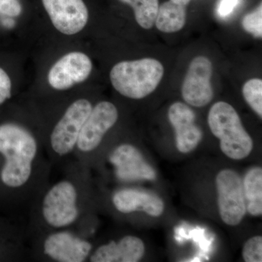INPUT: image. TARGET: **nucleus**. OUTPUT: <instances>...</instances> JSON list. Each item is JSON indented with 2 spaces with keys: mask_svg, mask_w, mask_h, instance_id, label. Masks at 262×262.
I'll return each instance as SVG.
<instances>
[{
  "mask_svg": "<svg viewBox=\"0 0 262 262\" xmlns=\"http://www.w3.org/2000/svg\"><path fill=\"white\" fill-rule=\"evenodd\" d=\"M215 182L221 218L226 225H239L247 212L242 179L234 170L225 169L218 173Z\"/></svg>",
  "mask_w": 262,
  "mask_h": 262,
  "instance_id": "20e7f679",
  "label": "nucleus"
},
{
  "mask_svg": "<svg viewBox=\"0 0 262 262\" xmlns=\"http://www.w3.org/2000/svg\"><path fill=\"white\" fill-rule=\"evenodd\" d=\"M208 122L226 156L237 160L247 158L253 149V140L233 106L225 101L214 103L208 113Z\"/></svg>",
  "mask_w": 262,
  "mask_h": 262,
  "instance_id": "7ed1b4c3",
  "label": "nucleus"
},
{
  "mask_svg": "<svg viewBox=\"0 0 262 262\" xmlns=\"http://www.w3.org/2000/svg\"><path fill=\"white\" fill-rule=\"evenodd\" d=\"M213 65L205 56L193 58L183 81L182 94L184 101L195 107H203L213 98L211 77Z\"/></svg>",
  "mask_w": 262,
  "mask_h": 262,
  "instance_id": "0eeeda50",
  "label": "nucleus"
},
{
  "mask_svg": "<svg viewBox=\"0 0 262 262\" xmlns=\"http://www.w3.org/2000/svg\"><path fill=\"white\" fill-rule=\"evenodd\" d=\"M170 1L172 2V3H175V4L185 7L186 5H187L189 3H190L191 0H170Z\"/></svg>",
  "mask_w": 262,
  "mask_h": 262,
  "instance_id": "393cba45",
  "label": "nucleus"
},
{
  "mask_svg": "<svg viewBox=\"0 0 262 262\" xmlns=\"http://www.w3.org/2000/svg\"><path fill=\"white\" fill-rule=\"evenodd\" d=\"M92 108L91 102L86 99L77 100L67 108L51 136L52 148L57 154L67 155L74 149Z\"/></svg>",
  "mask_w": 262,
  "mask_h": 262,
  "instance_id": "39448f33",
  "label": "nucleus"
},
{
  "mask_svg": "<svg viewBox=\"0 0 262 262\" xmlns=\"http://www.w3.org/2000/svg\"><path fill=\"white\" fill-rule=\"evenodd\" d=\"M163 64L155 58L121 61L114 66L110 80L117 92L132 99H141L154 92L164 75Z\"/></svg>",
  "mask_w": 262,
  "mask_h": 262,
  "instance_id": "f03ea898",
  "label": "nucleus"
},
{
  "mask_svg": "<svg viewBox=\"0 0 262 262\" xmlns=\"http://www.w3.org/2000/svg\"><path fill=\"white\" fill-rule=\"evenodd\" d=\"M238 3L239 0H221L218 6V14L222 18L228 16Z\"/></svg>",
  "mask_w": 262,
  "mask_h": 262,
  "instance_id": "b1692460",
  "label": "nucleus"
},
{
  "mask_svg": "<svg viewBox=\"0 0 262 262\" xmlns=\"http://www.w3.org/2000/svg\"><path fill=\"white\" fill-rule=\"evenodd\" d=\"M185 22V7L168 1L159 6L155 24L160 32L173 33L182 30Z\"/></svg>",
  "mask_w": 262,
  "mask_h": 262,
  "instance_id": "f3484780",
  "label": "nucleus"
},
{
  "mask_svg": "<svg viewBox=\"0 0 262 262\" xmlns=\"http://www.w3.org/2000/svg\"><path fill=\"white\" fill-rule=\"evenodd\" d=\"M243 189L246 211L253 216L262 214V169L254 167L245 176Z\"/></svg>",
  "mask_w": 262,
  "mask_h": 262,
  "instance_id": "dca6fc26",
  "label": "nucleus"
},
{
  "mask_svg": "<svg viewBox=\"0 0 262 262\" xmlns=\"http://www.w3.org/2000/svg\"><path fill=\"white\" fill-rule=\"evenodd\" d=\"M243 95L248 104L258 116L262 117V80L253 78L243 87Z\"/></svg>",
  "mask_w": 262,
  "mask_h": 262,
  "instance_id": "6ab92c4d",
  "label": "nucleus"
},
{
  "mask_svg": "<svg viewBox=\"0 0 262 262\" xmlns=\"http://www.w3.org/2000/svg\"><path fill=\"white\" fill-rule=\"evenodd\" d=\"M37 150L35 139L23 127L13 123L0 125V152L6 158L1 179L5 185L19 187L27 183Z\"/></svg>",
  "mask_w": 262,
  "mask_h": 262,
  "instance_id": "f257e3e1",
  "label": "nucleus"
},
{
  "mask_svg": "<svg viewBox=\"0 0 262 262\" xmlns=\"http://www.w3.org/2000/svg\"><path fill=\"white\" fill-rule=\"evenodd\" d=\"M117 119L118 111L115 105L108 101L98 103L91 110L80 131L77 141L79 149L85 152L96 149Z\"/></svg>",
  "mask_w": 262,
  "mask_h": 262,
  "instance_id": "1a4fd4ad",
  "label": "nucleus"
},
{
  "mask_svg": "<svg viewBox=\"0 0 262 262\" xmlns=\"http://www.w3.org/2000/svg\"><path fill=\"white\" fill-rule=\"evenodd\" d=\"M91 248L90 243L68 232L51 234L44 244L45 253L61 262L84 261Z\"/></svg>",
  "mask_w": 262,
  "mask_h": 262,
  "instance_id": "ddd939ff",
  "label": "nucleus"
},
{
  "mask_svg": "<svg viewBox=\"0 0 262 262\" xmlns=\"http://www.w3.org/2000/svg\"><path fill=\"white\" fill-rule=\"evenodd\" d=\"M168 118L176 132L177 147L182 153L195 149L203 138V133L195 124V114L185 103L176 102L168 110Z\"/></svg>",
  "mask_w": 262,
  "mask_h": 262,
  "instance_id": "f8f14e48",
  "label": "nucleus"
},
{
  "mask_svg": "<svg viewBox=\"0 0 262 262\" xmlns=\"http://www.w3.org/2000/svg\"><path fill=\"white\" fill-rule=\"evenodd\" d=\"M110 161L115 166L117 178L124 182L156 179L154 168L146 161L140 151L130 144H123L114 150Z\"/></svg>",
  "mask_w": 262,
  "mask_h": 262,
  "instance_id": "9b49d317",
  "label": "nucleus"
},
{
  "mask_svg": "<svg viewBox=\"0 0 262 262\" xmlns=\"http://www.w3.org/2000/svg\"><path fill=\"white\" fill-rule=\"evenodd\" d=\"M122 3L130 5L134 10L136 22L142 28L150 29L155 25L159 0H120Z\"/></svg>",
  "mask_w": 262,
  "mask_h": 262,
  "instance_id": "a211bd4d",
  "label": "nucleus"
},
{
  "mask_svg": "<svg viewBox=\"0 0 262 262\" xmlns=\"http://www.w3.org/2000/svg\"><path fill=\"white\" fill-rule=\"evenodd\" d=\"M93 64L87 55L72 52L61 57L48 72V80L52 88L63 91L89 78Z\"/></svg>",
  "mask_w": 262,
  "mask_h": 262,
  "instance_id": "6e6552de",
  "label": "nucleus"
},
{
  "mask_svg": "<svg viewBox=\"0 0 262 262\" xmlns=\"http://www.w3.org/2000/svg\"><path fill=\"white\" fill-rule=\"evenodd\" d=\"M243 257L246 262L262 261L261 236H255L248 239L243 249Z\"/></svg>",
  "mask_w": 262,
  "mask_h": 262,
  "instance_id": "412c9836",
  "label": "nucleus"
},
{
  "mask_svg": "<svg viewBox=\"0 0 262 262\" xmlns=\"http://www.w3.org/2000/svg\"><path fill=\"white\" fill-rule=\"evenodd\" d=\"M12 88L13 83L9 74L0 66V105L11 98Z\"/></svg>",
  "mask_w": 262,
  "mask_h": 262,
  "instance_id": "4be33fe9",
  "label": "nucleus"
},
{
  "mask_svg": "<svg viewBox=\"0 0 262 262\" xmlns=\"http://www.w3.org/2000/svg\"><path fill=\"white\" fill-rule=\"evenodd\" d=\"M21 6L17 0H0V13L15 17L21 13Z\"/></svg>",
  "mask_w": 262,
  "mask_h": 262,
  "instance_id": "5701e85b",
  "label": "nucleus"
},
{
  "mask_svg": "<svg viewBox=\"0 0 262 262\" xmlns=\"http://www.w3.org/2000/svg\"><path fill=\"white\" fill-rule=\"evenodd\" d=\"M77 192L72 183L62 182L52 188L45 196L43 216L52 227L71 225L78 216Z\"/></svg>",
  "mask_w": 262,
  "mask_h": 262,
  "instance_id": "423d86ee",
  "label": "nucleus"
},
{
  "mask_svg": "<svg viewBox=\"0 0 262 262\" xmlns=\"http://www.w3.org/2000/svg\"><path fill=\"white\" fill-rule=\"evenodd\" d=\"M145 251L144 243L139 237L126 236L118 243L103 245L91 256L92 262H136Z\"/></svg>",
  "mask_w": 262,
  "mask_h": 262,
  "instance_id": "2eb2a0df",
  "label": "nucleus"
},
{
  "mask_svg": "<svg viewBox=\"0 0 262 262\" xmlns=\"http://www.w3.org/2000/svg\"><path fill=\"white\" fill-rule=\"evenodd\" d=\"M52 23L66 35H73L84 28L89 10L82 0H42Z\"/></svg>",
  "mask_w": 262,
  "mask_h": 262,
  "instance_id": "9d476101",
  "label": "nucleus"
},
{
  "mask_svg": "<svg viewBox=\"0 0 262 262\" xmlns=\"http://www.w3.org/2000/svg\"><path fill=\"white\" fill-rule=\"evenodd\" d=\"M242 27L244 30L253 37H262V5L260 3L257 8L251 13L245 15L242 20Z\"/></svg>",
  "mask_w": 262,
  "mask_h": 262,
  "instance_id": "aec40b11",
  "label": "nucleus"
},
{
  "mask_svg": "<svg viewBox=\"0 0 262 262\" xmlns=\"http://www.w3.org/2000/svg\"><path fill=\"white\" fill-rule=\"evenodd\" d=\"M115 208L121 213L144 211L146 214L158 217L163 214V201L152 193L138 189H123L115 193L113 199Z\"/></svg>",
  "mask_w": 262,
  "mask_h": 262,
  "instance_id": "4468645a",
  "label": "nucleus"
}]
</instances>
